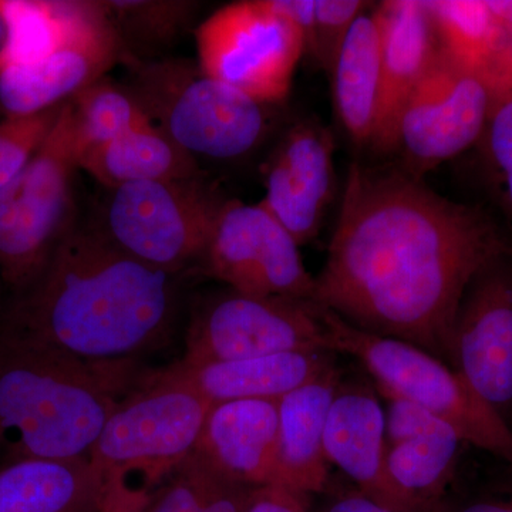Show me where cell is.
Returning <instances> with one entry per match:
<instances>
[{
  "label": "cell",
  "instance_id": "obj_1",
  "mask_svg": "<svg viewBox=\"0 0 512 512\" xmlns=\"http://www.w3.org/2000/svg\"><path fill=\"white\" fill-rule=\"evenodd\" d=\"M512 255L490 215L403 170L352 164L315 303L372 335L403 340L454 369L453 330L473 279Z\"/></svg>",
  "mask_w": 512,
  "mask_h": 512
},
{
  "label": "cell",
  "instance_id": "obj_2",
  "mask_svg": "<svg viewBox=\"0 0 512 512\" xmlns=\"http://www.w3.org/2000/svg\"><path fill=\"white\" fill-rule=\"evenodd\" d=\"M178 281L121 251L94 222L77 221L36 281L5 299L0 332L130 373L134 359L173 336Z\"/></svg>",
  "mask_w": 512,
  "mask_h": 512
},
{
  "label": "cell",
  "instance_id": "obj_3",
  "mask_svg": "<svg viewBox=\"0 0 512 512\" xmlns=\"http://www.w3.org/2000/svg\"><path fill=\"white\" fill-rule=\"evenodd\" d=\"M130 373L97 369L0 332V466L28 458H89Z\"/></svg>",
  "mask_w": 512,
  "mask_h": 512
},
{
  "label": "cell",
  "instance_id": "obj_4",
  "mask_svg": "<svg viewBox=\"0 0 512 512\" xmlns=\"http://www.w3.org/2000/svg\"><path fill=\"white\" fill-rule=\"evenodd\" d=\"M211 404L164 370L121 396L90 453L106 494L148 500L194 453Z\"/></svg>",
  "mask_w": 512,
  "mask_h": 512
},
{
  "label": "cell",
  "instance_id": "obj_5",
  "mask_svg": "<svg viewBox=\"0 0 512 512\" xmlns=\"http://www.w3.org/2000/svg\"><path fill=\"white\" fill-rule=\"evenodd\" d=\"M126 64L124 84L148 119L197 160H237L269 136L272 106L212 79L197 62L164 57Z\"/></svg>",
  "mask_w": 512,
  "mask_h": 512
},
{
  "label": "cell",
  "instance_id": "obj_6",
  "mask_svg": "<svg viewBox=\"0 0 512 512\" xmlns=\"http://www.w3.org/2000/svg\"><path fill=\"white\" fill-rule=\"evenodd\" d=\"M332 352L365 367L380 393L402 397L443 420L460 439L512 464V429L466 377L426 350L349 325L319 305Z\"/></svg>",
  "mask_w": 512,
  "mask_h": 512
},
{
  "label": "cell",
  "instance_id": "obj_7",
  "mask_svg": "<svg viewBox=\"0 0 512 512\" xmlns=\"http://www.w3.org/2000/svg\"><path fill=\"white\" fill-rule=\"evenodd\" d=\"M72 126L62 114L22 173L0 192V276L6 298L36 281L79 221Z\"/></svg>",
  "mask_w": 512,
  "mask_h": 512
},
{
  "label": "cell",
  "instance_id": "obj_8",
  "mask_svg": "<svg viewBox=\"0 0 512 512\" xmlns=\"http://www.w3.org/2000/svg\"><path fill=\"white\" fill-rule=\"evenodd\" d=\"M225 202L202 174L121 185L106 190L94 224L126 254L181 276L200 265Z\"/></svg>",
  "mask_w": 512,
  "mask_h": 512
},
{
  "label": "cell",
  "instance_id": "obj_9",
  "mask_svg": "<svg viewBox=\"0 0 512 512\" xmlns=\"http://www.w3.org/2000/svg\"><path fill=\"white\" fill-rule=\"evenodd\" d=\"M194 36L202 72L266 106L288 97L305 55L301 30L271 0L222 6Z\"/></svg>",
  "mask_w": 512,
  "mask_h": 512
},
{
  "label": "cell",
  "instance_id": "obj_10",
  "mask_svg": "<svg viewBox=\"0 0 512 512\" xmlns=\"http://www.w3.org/2000/svg\"><path fill=\"white\" fill-rule=\"evenodd\" d=\"M302 350H330L318 303L227 289L194 303L181 362L202 365Z\"/></svg>",
  "mask_w": 512,
  "mask_h": 512
},
{
  "label": "cell",
  "instance_id": "obj_11",
  "mask_svg": "<svg viewBox=\"0 0 512 512\" xmlns=\"http://www.w3.org/2000/svg\"><path fill=\"white\" fill-rule=\"evenodd\" d=\"M493 84L441 49L404 106L393 151L416 178L480 143L493 109Z\"/></svg>",
  "mask_w": 512,
  "mask_h": 512
},
{
  "label": "cell",
  "instance_id": "obj_12",
  "mask_svg": "<svg viewBox=\"0 0 512 512\" xmlns=\"http://www.w3.org/2000/svg\"><path fill=\"white\" fill-rule=\"evenodd\" d=\"M299 248L261 202L227 200L197 271L242 295L315 302L316 279Z\"/></svg>",
  "mask_w": 512,
  "mask_h": 512
},
{
  "label": "cell",
  "instance_id": "obj_13",
  "mask_svg": "<svg viewBox=\"0 0 512 512\" xmlns=\"http://www.w3.org/2000/svg\"><path fill=\"white\" fill-rule=\"evenodd\" d=\"M454 369L512 429V255L473 279L453 330Z\"/></svg>",
  "mask_w": 512,
  "mask_h": 512
},
{
  "label": "cell",
  "instance_id": "obj_14",
  "mask_svg": "<svg viewBox=\"0 0 512 512\" xmlns=\"http://www.w3.org/2000/svg\"><path fill=\"white\" fill-rule=\"evenodd\" d=\"M117 63H124L123 46L100 2L93 19L50 55L0 69V111L23 117L60 106Z\"/></svg>",
  "mask_w": 512,
  "mask_h": 512
},
{
  "label": "cell",
  "instance_id": "obj_15",
  "mask_svg": "<svg viewBox=\"0 0 512 512\" xmlns=\"http://www.w3.org/2000/svg\"><path fill=\"white\" fill-rule=\"evenodd\" d=\"M335 143L316 120L292 124L265 164V197L272 217L299 247L318 235L335 194Z\"/></svg>",
  "mask_w": 512,
  "mask_h": 512
},
{
  "label": "cell",
  "instance_id": "obj_16",
  "mask_svg": "<svg viewBox=\"0 0 512 512\" xmlns=\"http://www.w3.org/2000/svg\"><path fill=\"white\" fill-rule=\"evenodd\" d=\"M323 444L329 466L363 494L399 512H420L387 476L386 413L373 387L340 380Z\"/></svg>",
  "mask_w": 512,
  "mask_h": 512
},
{
  "label": "cell",
  "instance_id": "obj_17",
  "mask_svg": "<svg viewBox=\"0 0 512 512\" xmlns=\"http://www.w3.org/2000/svg\"><path fill=\"white\" fill-rule=\"evenodd\" d=\"M279 400L212 404L194 456L248 487H279Z\"/></svg>",
  "mask_w": 512,
  "mask_h": 512
},
{
  "label": "cell",
  "instance_id": "obj_18",
  "mask_svg": "<svg viewBox=\"0 0 512 512\" xmlns=\"http://www.w3.org/2000/svg\"><path fill=\"white\" fill-rule=\"evenodd\" d=\"M382 50V99L373 147L392 153L397 123L421 79L441 52L427 2L387 0L375 6Z\"/></svg>",
  "mask_w": 512,
  "mask_h": 512
},
{
  "label": "cell",
  "instance_id": "obj_19",
  "mask_svg": "<svg viewBox=\"0 0 512 512\" xmlns=\"http://www.w3.org/2000/svg\"><path fill=\"white\" fill-rule=\"evenodd\" d=\"M335 360L332 350H302L202 365L180 360L164 372L212 406L231 400H281L336 366Z\"/></svg>",
  "mask_w": 512,
  "mask_h": 512
},
{
  "label": "cell",
  "instance_id": "obj_20",
  "mask_svg": "<svg viewBox=\"0 0 512 512\" xmlns=\"http://www.w3.org/2000/svg\"><path fill=\"white\" fill-rule=\"evenodd\" d=\"M342 370L330 367L278 402L279 487L319 495L330 481L325 456V429Z\"/></svg>",
  "mask_w": 512,
  "mask_h": 512
},
{
  "label": "cell",
  "instance_id": "obj_21",
  "mask_svg": "<svg viewBox=\"0 0 512 512\" xmlns=\"http://www.w3.org/2000/svg\"><path fill=\"white\" fill-rule=\"evenodd\" d=\"M106 484L89 458H28L0 466V512H101Z\"/></svg>",
  "mask_w": 512,
  "mask_h": 512
},
{
  "label": "cell",
  "instance_id": "obj_22",
  "mask_svg": "<svg viewBox=\"0 0 512 512\" xmlns=\"http://www.w3.org/2000/svg\"><path fill=\"white\" fill-rule=\"evenodd\" d=\"M340 126L356 144H372L382 99V50L375 6L350 28L330 72Z\"/></svg>",
  "mask_w": 512,
  "mask_h": 512
},
{
  "label": "cell",
  "instance_id": "obj_23",
  "mask_svg": "<svg viewBox=\"0 0 512 512\" xmlns=\"http://www.w3.org/2000/svg\"><path fill=\"white\" fill-rule=\"evenodd\" d=\"M463 444L456 430L429 413L409 436L386 444L387 476L417 510L441 512Z\"/></svg>",
  "mask_w": 512,
  "mask_h": 512
},
{
  "label": "cell",
  "instance_id": "obj_24",
  "mask_svg": "<svg viewBox=\"0 0 512 512\" xmlns=\"http://www.w3.org/2000/svg\"><path fill=\"white\" fill-rule=\"evenodd\" d=\"M79 168L106 190L150 181L184 180L202 174L197 158L154 123L86 151L79 158Z\"/></svg>",
  "mask_w": 512,
  "mask_h": 512
},
{
  "label": "cell",
  "instance_id": "obj_25",
  "mask_svg": "<svg viewBox=\"0 0 512 512\" xmlns=\"http://www.w3.org/2000/svg\"><path fill=\"white\" fill-rule=\"evenodd\" d=\"M2 8L9 37L0 69L50 55L93 19L100 10V0H2Z\"/></svg>",
  "mask_w": 512,
  "mask_h": 512
},
{
  "label": "cell",
  "instance_id": "obj_26",
  "mask_svg": "<svg viewBox=\"0 0 512 512\" xmlns=\"http://www.w3.org/2000/svg\"><path fill=\"white\" fill-rule=\"evenodd\" d=\"M124 50V63L153 62L192 28L200 2L191 0H103Z\"/></svg>",
  "mask_w": 512,
  "mask_h": 512
},
{
  "label": "cell",
  "instance_id": "obj_27",
  "mask_svg": "<svg viewBox=\"0 0 512 512\" xmlns=\"http://www.w3.org/2000/svg\"><path fill=\"white\" fill-rule=\"evenodd\" d=\"M441 49L458 63L483 73L491 82L510 35L500 25L488 2L429 0L427 2Z\"/></svg>",
  "mask_w": 512,
  "mask_h": 512
},
{
  "label": "cell",
  "instance_id": "obj_28",
  "mask_svg": "<svg viewBox=\"0 0 512 512\" xmlns=\"http://www.w3.org/2000/svg\"><path fill=\"white\" fill-rule=\"evenodd\" d=\"M77 160L86 151L150 124L136 96L109 77L97 80L66 101Z\"/></svg>",
  "mask_w": 512,
  "mask_h": 512
},
{
  "label": "cell",
  "instance_id": "obj_29",
  "mask_svg": "<svg viewBox=\"0 0 512 512\" xmlns=\"http://www.w3.org/2000/svg\"><path fill=\"white\" fill-rule=\"evenodd\" d=\"M254 490L221 476L191 454L148 497L141 512H245Z\"/></svg>",
  "mask_w": 512,
  "mask_h": 512
},
{
  "label": "cell",
  "instance_id": "obj_30",
  "mask_svg": "<svg viewBox=\"0 0 512 512\" xmlns=\"http://www.w3.org/2000/svg\"><path fill=\"white\" fill-rule=\"evenodd\" d=\"M63 104L32 116L5 117L0 121V192L28 165L52 133Z\"/></svg>",
  "mask_w": 512,
  "mask_h": 512
},
{
  "label": "cell",
  "instance_id": "obj_31",
  "mask_svg": "<svg viewBox=\"0 0 512 512\" xmlns=\"http://www.w3.org/2000/svg\"><path fill=\"white\" fill-rule=\"evenodd\" d=\"M480 144L497 192L512 215V87L495 94Z\"/></svg>",
  "mask_w": 512,
  "mask_h": 512
},
{
  "label": "cell",
  "instance_id": "obj_32",
  "mask_svg": "<svg viewBox=\"0 0 512 512\" xmlns=\"http://www.w3.org/2000/svg\"><path fill=\"white\" fill-rule=\"evenodd\" d=\"M373 3L362 0H315V28L306 53L325 70L332 72L333 64L353 23Z\"/></svg>",
  "mask_w": 512,
  "mask_h": 512
},
{
  "label": "cell",
  "instance_id": "obj_33",
  "mask_svg": "<svg viewBox=\"0 0 512 512\" xmlns=\"http://www.w3.org/2000/svg\"><path fill=\"white\" fill-rule=\"evenodd\" d=\"M322 501L316 505L315 510L311 512H399L386 505L377 503L369 495L363 494L359 488L353 487H333L332 480L328 487L323 491Z\"/></svg>",
  "mask_w": 512,
  "mask_h": 512
},
{
  "label": "cell",
  "instance_id": "obj_34",
  "mask_svg": "<svg viewBox=\"0 0 512 512\" xmlns=\"http://www.w3.org/2000/svg\"><path fill=\"white\" fill-rule=\"evenodd\" d=\"M245 512H311L305 495L282 487L256 488Z\"/></svg>",
  "mask_w": 512,
  "mask_h": 512
},
{
  "label": "cell",
  "instance_id": "obj_35",
  "mask_svg": "<svg viewBox=\"0 0 512 512\" xmlns=\"http://www.w3.org/2000/svg\"><path fill=\"white\" fill-rule=\"evenodd\" d=\"M443 512H512V487L503 494L480 497L477 500L461 504L454 510Z\"/></svg>",
  "mask_w": 512,
  "mask_h": 512
},
{
  "label": "cell",
  "instance_id": "obj_36",
  "mask_svg": "<svg viewBox=\"0 0 512 512\" xmlns=\"http://www.w3.org/2000/svg\"><path fill=\"white\" fill-rule=\"evenodd\" d=\"M146 501L136 498L121 497V495H106L101 512H141Z\"/></svg>",
  "mask_w": 512,
  "mask_h": 512
},
{
  "label": "cell",
  "instance_id": "obj_37",
  "mask_svg": "<svg viewBox=\"0 0 512 512\" xmlns=\"http://www.w3.org/2000/svg\"><path fill=\"white\" fill-rule=\"evenodd\" d=\"M488 6L505 32L512 36V2H488Z\"/></svg>",
  "mask_w": 512,
  "mask_h": 512
},
{
  "label": "cell",
  "instance_id": "obj_38",
  "mask_svg": "<svg viewBox=\"0 0 512 512\" xmlns=\"http://www.w3.org/2000/svg\"><path fill=\"white\" fill-rule=\"evenodd\" d=\"M6 292L5 286H3L2 276H0V313L3 311V305H5Z\"/></svg>",
  "mask_w": 512,
  "mask_h": 512
}]
</instances>
